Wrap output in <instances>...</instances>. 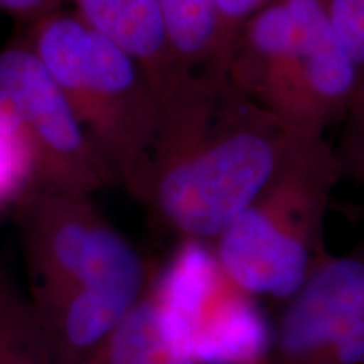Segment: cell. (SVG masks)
Returning <instances> with one entry per match:
<instances>
[{
    "instance_id": "obj_1",
    "label": "cell",
    "mask_w": 364,
    "mask_h": 364,
    "mask_svg": "<svg viewBox=\"0 0 364 364\" xmlns=\"http://www.w3.org/2000/svg\"><path fill=\"white\" fill-rule=\"evenodd\" d=\"M307 139L226 80L208 107L161 130L144 204L182 241L213 243Z\"/></svg>"
},
{
    "instance_id": "obj_2",
    "label": "cell",
    "mask_w": 364,
    "mask_h": 364,
    "mask_svg": "<svg viewBox=\"0 0 364 364\" xmlns=\"http://www.w3.org/2000/svg\"><path fill=\"white\" fill-rule=\"evenodd\" d=\"M226 78L258 107L309 136H326L351 107L361 75L327 0H270L240 27Z\"/></svg>"
},
{
    "instance_id": "obj_3",
    "label": "cell",
    "mask_w": 364,
    "mask_h": 364,
    "mask_svg": "<svg viewBox=\"0 0 364 364\" xmlns=\"http://www.w3.org/2000/svg\"><path fill=\"white\" fill-rule=\"evenodd\" d=\"M26 43L51 73L113 182L144 203L162 108L142 68L61 9L34 21Z\"/></svg>"
},
{
    "instance_id": "obj_4",
    "label": "cell",
    "mask_w": 364,
    "mask_h": 364,
    "mask_svg": "<svg viewBox=\"0 0 364 364\" xmlns=\"http://www.w3.org/2000/svg\"><path fill=\"white\" fill-rule=\"evenodd\" d=\"M338 154L326 136L307 139L218 238L213 258L240 292L289 300L327 257L324 225Z\"/></svg>"
},
{
    "instance_id": "obj_5",
    "label": "cell",
    "mask_w": 364,
    "mask_h": 364,
    "mask_svg": "<svg viewBox=\"0 0 364 364\" xmlns=\"http://www.w3.org/2000/svg\"><path fill=\"white\" fill-rule=\"evenodd\" d=\"M16 225L34 304L81 285L150 279L142 255L91 194L31 186L16 203Z\"/></svg>"
},
{
    "instance_id": "obj_6",
    "label": "cell",
    "mask_w": 364,
    "mask_h": 364,
    "mask_svg": "<svg viewBox=\"0 0 364 364\" xmlns=\"http://www.w3.org/2000/svg\"><path fill=\"white\" fill-rule=\"evenodd\" d=\"M0 132L26 152L33 186L93 196L115 184L51 73L27 43L0 51Z\"/></svg>"
},
{
    "instance_id": "obj_7",
    "label": "cell",
    "mask_w": 364,
    "mask_h": 364,
    "mask_svg": "<svg viewBox=\"0 0 364 364\" xmlns=\"http://www.w3.org/2000/svg\"><path fill=\"white\" fill-rule=\"evenodd\" d=\"M267 364H364V245L327 255L287 300Z\"/></svg>"
},
{
    "instance_id": "obj_8",
    "label": "cell",
    "mask_w": 364,
    "mask_h": 364,
    "mask_svg": "<svg viewBox=\"0 0 364 364\" xmlns=\"http://www.w3.org/2000/svg\"><path fill=\"white\" fill-rule=\"evenodd\" d=\"M91 29L120 46L142 68L162 108V124L184 115L211 93L215 78L181 63L157 0H71Z\"/></svg>"
},
{
    "instance_id": "obj_9",
    "label": "cell",
    "mask_w": 364,
    "mask_h": 364,
    "mask_svg": "<svg viewBox=\"0 0 364 364\" xmlns=\"http://www.w3.org/2000/svg\"><path fill=\"white\" fill-rule=\"evenodd\" d=\"M78 364L198 363L188 324L152 282L124 322Z\"/></svg>"
},
{
    "instance_id": "obj_10",
    "label": "cell",
    "mask_w": 364,
    "mask_h": 364,
    "mask_svg": "<svg viewBox=\"0 0 364 364\" xmlns=\"http://www.w3.org/2000/svg\"><path fill=\"white\" fill-rule=\"evenodd\" d=\"M181 63L191 73L226 78L215 0H157Z\"/></svg>"
},
{
    "instance_id": "obj_11",
    "label": "cell",
    "mask_w": 364,
    "mask_h": 364,
    "mask_svg": "<svg viewBox=\"0 0 364 364\" xmlns=\"http://www.w3.org/2000/svg\"><path fill=\"white\" fill-rule=\"evenodd\" d=\"M0 364H54L33 300L0 265Z\"/></svg>"
},
{
    "instance_id": "obj_12",
    "label": "cell",
    "mask_w": 364,
    "mask_h": 364,
    "mask_svg": "<svg viewBox=\"0 0 364 364\" xmlns=\"http://www.w3.org/2000/svg\"><path fill=\"white\" fill-rule=\"evenodd\" d=\"M341 134L334 150L343 169V179L364 189V83L339 124Z\"/></svg>"
},
{
    "instance_id": "obj_13",
    "label": "cell",
    "mask_w": 364,
    "mask_h": 364,
    "mask_svg": "<svg viewBox=\"0 0 364 364\" xmlns=\"http://www.w3.org/2000/svg\"><path fill=\"white\" fill-rule=\"evenodd\" d=\"M31 186L33 169L26 152L0 132V208L17 203Z\"/></svg>"
},
{
    "instance_id": "obj_14",
    "label": "cell",
    "mask_w": 364,
    "mask_h": 364,
    "mask_svg": "<svg viewBox=\"0 0 364 364\" xmlns=\"http://www.w3.org/2000/svg\"><path fill=\"white\" fill-rule=\"evenodd\" d=\"M334 29L356 63L364 83V0H327Z\"/></svg>"
},
{
    "instance_id": "obj_15",
    "label": "cell",
    "mask_w": 364,
    "mask_h": 364,
    "mask_svg": "<svg viewBox=\"0 0 364 364\" xmlns=\"http://www.w3.org/2000/svg\"><path fill=\"white\" fill-rule=\"evenodd\" d=\"M268 0H215L218 26H220V51L221 66L226 76V61L230 48L240 27L247 22L255 12L260 11Z\"/></svg>"
},
{
    "instance_id": "obj_16",
    "label": "cell",
    "mask_w": 364,
    "mask_h": 364,
    "mask_svg": "<svg viewBox=\"0 0 364 364\" xmlns=\"http://www.w3.org/2000/svg\"><path fill=\"white\" fill-rule=\"evenodd\" d=\"M63 0H0V11L27 21H38L48 14L56 12Z\"/></svg>"
},
{
    "instance_id": "obj_17",
    "label": "cell",
    "mask_w": 364,
    "mask_h": 364,
    "mask_svg": "<svg viewBox=\"0 0 364 364\" xmlns=\"http://www.w3.org/2000/svg\"><path fill=\"white\" fill-rule=\"evenodd\" d=\"M268 2H270V0H268ZM268 2H267V4H268Z\"/></svg>"
}]
</instances>
